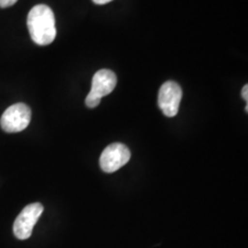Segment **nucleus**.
Here are the masks:
<instances>
[{
  "label": "nucleus",
  "mask_w": 248,
  "mask_h": 248,
  "mask_svg": "<svg viewBox=\"0 0 248 248\" xmlns=\"http://www.w3.org/2000/svg\"><path fill=\"white\" fill-rule=\"evenodd\" d=\"M27 24L31 39L37 45H49L57 37L54 13L48 6L36 5L31 8L28 14Z\"/></svg>",
  "instance_id": "nucleus-1"
},
{
  "label": "nucleus",
  "mask_w": 248,
  "mask_h": 248,
  "mask_svg": "<svg viewBox=\"0 0 248 248\" xmlns=\"http://www.w3.org/2000/svg\"><path fill=\"white\" fill-rule=\"evenodd\" d=\"M117 84V77L115 73L109 69H101L94 74L92 78L91 91L85 99V104L89 108L99 106L101 99L108 95L115 89Z\"/></svg>",
  "instance_id": "nucleus-2"
},
{
  "label": "nucleus",
  "mask_w": 248,
  "mask_h": 248,
  "mask_svg": "<svg viewBox=\"0 0 248 248\" xmlns=\"http://www.w3.org/2000/svg\"><path fill=\"white\" fill-rule=\"evenodd\" d=\"M31 121L30 108L24 104L8 107L0 119V126L7 133L21 132L28 128Z\"/></svg>",
  "instance_id": "nucleus-3"
},
{
  "label": "nucleus",
  "mask_w": 248,
  "mask_h": 248,
  "mask_svg": "<svg viewBox=\"0 0 248 248\" xmlns=\"http://www.w3.org/2000/svg\"><path fill=\"white\" fill-rule=\"evenodd\" d=\"M43 212H44V207L39 202L28 204L26 208H23L14 222L13 232L15 237L20 240H26L30 238V235L32 234L33 226L36 225Z\"/></svg>",
  "instance_id": "nucleus-4"
},
{
  "label": "nucleus",
  "mask_w": 248,
  "mask_h": 248,
  "mask_svg": "<svg viewBox=\"0 0 248 248\" xmlns=\"http://www.w3.org/2000/svg\"><path fill=\"white\" fill-rule=\"evenodd\" d=\"M130 157H131V153L125 145L114 142L105 148L101 153L100 168L104 172H115L129 162Z\"/></svg>",
  "instance_id": "nucleus-5"
},
{
  "label": "nucleus",
  "mask_w": 248,
  "mask_h": 248,
  "mask_svg": "<svg viewBox=\"0 0 248 248\" xmlns=\"http://www.w3.org/2000/svg\"><path fill=\"white\" fill-rule=\"evenodd\" d=\"M182 89L176 82L169 80L160 88L157 104L159 108L167 117H173L177 115L179 105L182 101Z\"/></svg>",
  "instance_id": "nucleus-6"
},
{
  "label": "nucleus",
  "mask_w": 248,
  "mask_h": 248,
  "mask_svg": "<svg viewBox=\"0 0 248 248\" xmlns=\"http://www.w3.org/2000/svg\"><path fill=\"white\" fill-rule=\"evenodd\" d=\"M17 0H0V7L1 8H7L16 4Z\"/></svg>",
  "instance_id": "nucleus-7"
},
{
  "label": "nucleus",
  "mask_w": 248,
  "mask_h": 248,
  "mask_svg": "<svg viewBox=\"0 0 248 248\" xmlns=\"http://www.w3.org/2000/svg\"><path fill=\"white\" fill-rule=\"evenodd\" d=\"M241 95H243V99L246 102H248V85H245L243 88V91H241Z\"/></svg>",
  "instance_id": "nucleus-8"
},
{
  "label": "nucleus",
  "mask_w": 248,
  "mask_h": 248,
  "mask_svg": "<svg viewBox=\"0 0 248 248\" xmlns=\"http://www.w3.org/2000/svg\"><path fill=\"white\" fill-rule=\"evenodd\" d=\"M92 1L97 5H105V4H108V2L113 1V0H92Z\"/></svg>",
  "instance_id": "nucleus-9"
}]
</instances>
